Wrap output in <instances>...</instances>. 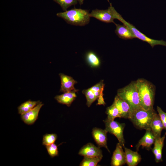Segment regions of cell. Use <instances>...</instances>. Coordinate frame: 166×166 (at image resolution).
I'll return each mask as SVG.
<instances>
[{"label":"cell","mask_w":166,"mask_h":166,"mask_svg":"<svg viewBox=\"0 0 166 166\" xmlns=\"http://www.w3.org/2000/svg\"><path fill=\"white\" fill-rule=\"evenodd\" d=\"M140 106L145 109H153L156 88L151 82L144 78L136 81Z\"/></svg>","instance_id":"cell-1"},{"label":"cell","mask_w":166,"mask_h":166,"mask_svg":"<svg viewBox=\"0 0 166 166\" xmlns=\"http://www.w3.org/2000/svg\"><path fill=\"white\" fill-rule=\"evenodd\" d=\"M56 15L68 24L79 26H84L88 24L90 18L88 10L75 8L57 13Z\"/></svg>","instance_id":"cell-2"},{"label":"cell","mask_w":166,"mask_h":166,"mask_svg":"<svg viewBox=\"0 0 166 166\" xmlns=\"http://www.w3.org/2000/svg\"><path fill=\"white\" fill-rule=\"evenodd\" d=\"M156 113L154 109L147 110L140 106L131 112L128 119L137 128L146 130L150 128L152 120Z\"/></svg>","instance_id":"cell-3"},{"label":"cell","mask_w":166,"mask_h":166,"mask_svg":"<svg viewBox=\"0 0 166 166\" xmlns=\"http://www.w3.org/2000/svg\"><path fill=\"white\" fill-rule=\"evenodd\" d=\"M117 95L128 104L131 112L140 106L136 81H132L127 85L118 89Z\"/></svg>","instance_id":"cell-4"},{"label":"cell","mask_w":166,"mask_h":166,"mask_svg":"<svg viewBox=\"0 0 166 166\" xmlns=\"http://www.w3.org/2000/svg\"><path fill=\"white\" fill-rule=\"evenodd\" d=\"M113 12L114 18L117 19L123 23V24L128 27L132 30L136 38L147 42L152 48L155 45H158L166 46V41L163 40H155L148 37L137 29L133 25L126 22L121 15L116 11L115 8L113 10Z\"/></svg>","instance_id":"cell-5"},{"label":"cell","mask_w":166,"mask_h":166,"mask_svg":"<svg viewBox=\"0 0 166 166\" xmlns=\"http://www.w3.org/2000/svg\"><path fill=\"white\" fill-rule=\"evenodd\" d=\"M105 129L108 132L114 135L117 138L119 143L122 146H124L125 140L124 137L123 131L125 124L120 123L114 121L106 119L104 121Z\"/></svg>","instance_id":"cell-6"},{"label":"cell","mask_w":166,"mask_h":166,"mask_svg":"<svg viewBox=\"0 0 166 166\" xmlns=\"http://www.w3.org/2000/svg\"><path fill=\"white\" fill-rule=\"evenodd\" d=\"M105 84L103 80H101L92 87L82 91L86 98V104L88 107L99 97L101 92L104 90Z\"/></svg>","instance_id":"cell-7"},{"label":"cell","mask_w":166,"mask_h":166,"mask_svg":"<svg viewBox=\"0 0 166 166\" xmlns=\"http://www.w3.org/2000/svg\"><path fill=\"white\" fill-rule=\"evenodd\" d=\"M112 6L111 3L108 9L99 10L96 9L93 10L90 13V17H93L99 20L107 23L115 22V19L113 14Z\"/></svg>","instance_id":"cell-8"},{"label":"cell","mask_w":166,"mask_h":166,"mask_svg":"<svg viewBox=\"0 0 166 166\" xmlns=\"http://www.w3.org/2000/svg\"><path fill=\"white\" fill-rule=\"evenodd\" d=\"M126 163V156L122 146L118 143L113 152L111 164L112 166H121Z\"/></svg>","instance_id":"cell-9"},{"label":"cell","mask_w":166,"mask_h":166,"mask_svg":"<svg viewBox=\"0 0 166 166\" xmlns=\"http://www.w3.org/2000/svg\"><path fill=\"white\" fill-rule=\"evenodd\" d=\"M78 154L84 156L103 157L102 151L99 147L90 143L83 146L80 149Z\"/></svg>","instance_id":"cell-10"},{"label":"cell","mask_w":166,"mask_h":166,"mask_svg":"<svg viewBox=\"0 0 166 166\" xmlns=\"http://www.w3.org/2000/svg\"><path fill=\"white\" fill-rule=\"evenodd\" d=\"M108 132L105 129L94 128L92 132L93 136L98 146L100 147H104L109 152H110L107 145V134Z\"/></svg>","instance_id":"cell-11"},{"label":"cell","mask_w":166,"mask_h":166,"mask_svg":"<svg viewBox=\"0 0 166 166\" xmlns=\"http://www.w3.org/2000/svg\"><path fill=\"white\" fill-rule=\"evenodd\" d=\"M43 105V104L40 102L33 109L21 115L22 120L27 124L31 125L33 124L38 118L39 111Z\"/></svg>","instance_id":"cell-12"},{"label":"cell","mask_w":166,"mask_h":166,"mask_svg":"<svg viewBox=\"0 0 166 166\" xmlns=\"http://www.w3.org/2000/svg\"><path fill=\"white\" fill-rule=\"evenodd\" d=\"M156 137L151 128L146 130L145 134L139 140L136 145V150L138 151L140 146L144 148L149 150L151 148V146L154 143Z\"/></svg>","instance_id":"cell-13"},{"label":"cell","mask_w":166,"mask_h":166,"mask_svg":"<svg viewBox=\"0 0 166 166\" xmlns=\"http://www.w3.org/2000/svg\"><path fill=\"white\" fill-rule=\"evenodd\" d=\"M59 76L61 80L60 91L64 93L72 91L77 92L78 91L74 87L77 82L73 77L62 73H60Z\"/></svg>","instance_id":"cell-14"},{"label":"cell","mask_w":166,"mask_h":166,"mask_svg":"<svg viewBox=\"0 0 166 166\" xmlns=\"http://www.w3.org/2000/svg\"><path fill=\"white\" fill-rule=\"evenodd\" d=\"M113 103L119 110L122 118H129L131 112V109L129 105L127 102L117 95L114 98Z\"/></svg>","instance_id":"cell-15"},{"label":"cell","mask_w":166,"mask_h":166,"mask_svg":"<svg viewBox=\"0 0 166 166\" xmlns=\"http://www.w3.org/2000/svg\"><path fill=\"white\" fill-rule=\"evenodd\" d=\"M166 135V132L162 137L155 138L154 143V146L152 149V151L154 155L155 160L156 163H159L163 161L162 149Z\"/></svg>","instance_id":"cell-16"},{"label":"cell","mask_w":166,"mask_h":166,"mask_svg":"<svg viewBox=\"0 0 166 166\" xmlns=\"http://www.w3.org/2000/svg\"><path fill=\"white\" fill-rule=\"evenodd\" d=\"M116 29L115 32L120 38L124 40L131 39L136 37L132 30L127 26L123 24L121 25L115 23Z\"/></svg>","instance_id":"cell-17"},{"label":"cell","mask_w":166,"mask_h":166,"mask_svg":"<svg viewBox=\"0 0 166 166\" xmlns=\"http://www.w3.org/2000/svg\"><path fill=\"white\" fill-rule=\"evenodd\" d=\"M126 164L128 166H136L141 161V157L137 151H134L131 149L124 147Z\"/></svg>","instance_id":"cell-18"},{"label":"cell","mask_w":166,"mask_h":166,"mask_svg":"<svg viewBox=\"0 0 166 166\" xmlns=\"http://www.w3.org/2000/svg\"><path fill=\"white\" fill-rule=\"evenodd\" d=\"M150 128L156 138L161 137V133L164 127L160 117L156 113L154 114L152 120Z\"/></svg>","instance_id":"cell-19"},{"label":"cell","mask_w":166,"mask_h":166,"mask_svg":"<svg viewBox=\"0 0 166 166\" xmlns=\"http://www.w3.org/2000/svg\"><path fill=\"white\" fill-rule=\"evenodd\" d=\"M76 92L72 91L64 93L61 95L56 96L55 99L58 103L69 106L77 97Z\"/></svg>","instance_id":"cell-20"},{"label":"cell","mask_w":166,"mask_h":166,"mask_svg":"<svg viewBox=\"0 0 166 166\" xmlns=\"http://www.w3.org/2000/svg\"><path fill=\"white\" fill-rule=\"evenodd\" d=\"M40 102L39 101L28 100L23 103L18 107V113L22 115L28 112Z\"/></svg>","instance_id":"cell-21"},{"label":"cell","mask_w":166,"mask_h":166,"mask_svg":"<svg viewBox=\"0 0 166 166\" xmlns=\"http://www.w3.org/2000/svg\"><path fill=\"white\" fill-rule=\"evenodd\" d=\"M106 113L107 115L106 119L109 121H114L116 118H122L119 110L113 104L107 108Z\"/></svg>","instance_id":"cell-22"},{"label":"cell","mask_w":166,"mask_h":166,"mask_svg":"<svg viewBox=\"0 0 166 166\" xmlns=\"http://www.w3.org/2000/svg\"><path fill=\"white\" fill-rule=\"evenodd\" d=\"M86 58L88 63L91 66L97 67L99 66L101 64L100 60L95 53L92 51H89L86 54Z\"/></svg>","instance_id":"cell-23"},{"label":"cell","mask_w":166,"mask_h":166,"mask_svg":"<svg viewBox=\"0 0 166 166\" xmlns=\"http://www.w3.org/2000/svg\"><path fill=\"white\" fill-rule=\"evenodd\" d=\"M102 158L84 156V158L81 162V166H96L100 162Z\"/></svg>","instance_id":"cell-24"},{"label":"cell","mask_w":166,"mask_h":166,"mask_svg":"<svg viewBox=\"0 0 166 166\" xmlns=\"http://www.w3.org/2000/svg\"><path fill=\"white\" fill-rule=\"evenodd\" d=\"M53 0L60 5L64 11L67 10V9L72 6L76 5L78 2L77 0Z\"/></svg>","instance_id":"cell-25"},{"label":"cell","mask_w":166,"mask_h":166,"mask_svg":"<svg viewBox=\"0 0 166 166\" xmlns=\"http://www.w3.org/2000/svg\"><path fill=\"white\" fill-rule=\"evenodd\" d=\"M57 137L56 134H46L43 136L42 144L46 146L54 143Z\"/></svg>","instance_id":"cell-26"},{"label":"cell","mask_w":166,"mask_h":166,"mask_svg":"<svg viewBox=\"0 0 166 166\" xmlns=\"http://www.w3.org/2000/svg\"><path fill=\"white\" fill-rule=\"evenodd\" d=\"M48 153L52 157L57 156L58 154L57 146L54 143L46 146Z\"/></svg>","instance_id":"cell-27"},{"label":"cell","mask_w":166,"mask_h":166,"mask_svg":"<svg viewBox=\"0 0 166 166\" xmlns=\"http://www.w3.org/2000/svg\"><path fill=\"white\" fill-rule=\"evenodd\" d=\"M157 110L163 124L164 129L166 130V113L158 106L157 107Z\"/></svg>","instance_id":"cell-28"},{"label":"cell","mask_w":166,"mask_h":166,"mask_svg":"<svg viewBox=\"0 0 166 166\" xmlns=\"http://www.w3.org/2000/svg\"><path fill=\"white\" fill-rule=\"evenodd\" d=\"M103 90H102L100 93V94L98 98V102L97 105H104L105 103L104 101L103 98Z\"/></svg>","instance_id":"cell-29"},{"label":"cell","mask_w":166,"mask_h":166,"mask_svg":"<svg viewBox=\"0 0 166 166\" xmlns=\"http://www.w3.org/2000/svg\"><path fill=\"white\" fill-rule=\"evenodd\" d=\"M80 5L83 4L84 0H77Z\"/></svg>","instance_id":"cell-30"}]
</instances>
